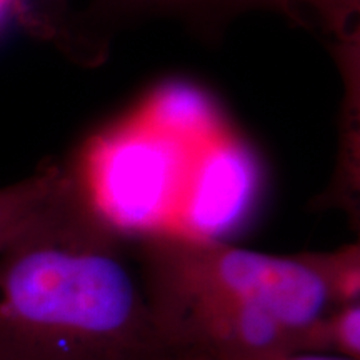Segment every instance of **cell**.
Returning a JSON list of instances; mask_svg holds the SVG:
<instances>
[{"instance_id":"cell-1","label":"cell","mask_w":360,"mask_h":360,"mask_svg":"<svg viewBox=\"0 0 360 360\" xmlns=\"http://www.w3.org/2000/svg\"><path fill=\"white\" fill-rule=\"evenodd\" d=\"M0 360H184L157 326L134 255L70 170L0 250Z\"/></svg>"},{"instance_id":"cell-2","label":"cell","mask_w":360,"mask_h":360,"mask_svg":"<svg viewBox=\"0 0 360 360\" xmlns=\"http://www.w3.org/2000/svg\"><path fill=\"white\" fill-rule=\"evenodd\" d=\"M164 335L192 352L240 355L299 337L335 307L326 252L274 255L215 237L146 233L132 250Z\"/></svg>"},{"instance_id":"cell-3","label":"cell","mask_w":360,"mask_h":360,"mask_svg":"<svg viewBox=\"0 0 360 360\" xmlns=\"http://www.w3.org/2000/svg\"><path fill=\"white\" fill-rule=\"evenodd\" d=\"M154 7L191 12H237L267 8L294 20L312 19L344 42H354V20L360 0H155Z\"/></svg>"},{"instance_id":"cell-4","label":"cell","mask_w":360,"mask_h":360,"mask_svg":"<svg viewBox=\"0 0 360 360\" xmlns=\"http://www.w3.org/2000/svg\"><path fill=\"white\" fill-rule=\"evenodd\" d=\"M69 177V170L51 167L0 188V250L45 209Z\"/></svg>"},{"instance_id":"cell-5","label":"cell","mask_w":360,"mask_h":360,"mask_svg":"<svg viewBox=\"0 0 360 360\" xmlns=\"http://www.w3.org/2000/svg\"><path fill=\"white\" fill-rule=\"evenodd\" d=\"M302 352L360 360V302L328 310L305 332Z\"/></svg>"},{"instance_id":"cell-6","label":"cell","mask_w":360,"mask_h":360,"mask_svg":"<svg viewBox=\"0 0 360 360\" xmlns=\"http://www.w3.org/2000/svg\"><path fill=\"white\" fill-rule=\"evenodd\" d=\"M227 360H349L337 357V355L317 354V352H269L249 355V357L227 359Z\"/></svg>"},{"instance_id":"cell-7","label":"cell","mask_w":360,"mask_h":360,"mask_svg":"<svg viewBox=\"0 0 360 360\" xmlns=\"http://www.w3.org/2000/svg\"><path fill=\"white\" fill-rule=\"evenodd\" d=\"M39 8L42 12V25L53 27L62 20L67 11V0H39Z\"/></svg>"},{"instance_id":"cell-8","label":"cell","mask_w":360,"mask_h":360,"mask_svg":"<svg viewBox=\"0 0 360 360\" xmlns=\"http://www.w3.org/2000/svg\"><path fill=\"white\" fill-rule=\"evenodd\" d=\"M98 6L103 8H134L155 6V0H98Z\"/></svg>"},{"instance_id":"cell-9","label":"cell","mask_w":360,"mask_h":360,"mask_svg":"<svg viewBox=\"0 0 360 360\" xmlns=\"http://www.w3.org/2000/svg\"><path fill=\"white\" fill-rule=\"evenodd\" d=\"M22 11V0H0V27L8 17Z\"/></svg>"}]
</instances>
